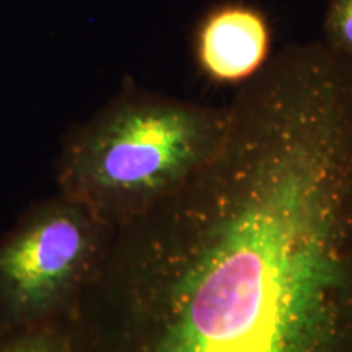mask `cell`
Listing matches in <instances>:
<instances>
[{
  "mask_svg": "<svg viewBox=\"0 0 352 352\" xmlns=\"http://www.w3.org/2000/svg\"><path fill=\"white\" fill-rule=\"evenodd\" d=\"M72 352H352V59L272 54L219 147L113 228L65 316Z\"/></svg>",
  "mask_w": 352,
  "mask_h": 352,
  "instance_id": "1",
  "label": "cell"
},
{
  "mask_svg": "<svg viewBox=\"0 0 352 352\" xmlns=\"http://www.w3.org/2000/svg\"><path fill=\"white\" fill-rule=\"evenodd\" d=\"M226 107L139 87L132 78L87 121L70 127L56 158L59 195L116 228L178 188L219 147Z\"/></svg>",
  "mask_w": 352,
  "mask_h": 352,
  "instance_id": "2",
  "label": "cell"
},
{
  "mask_svg": "<svg viewBox=\"0 0 352 352\" xmlns=\"http://www.w3.org/2000/svg\"><path fill=\"white\" fill-rule=\"evenodd\" d=\"M111 230L59 192L30 206L0 239V333L64 320Z\"/></svg>",
  "mask_w": 352,
  "mask_h": 352,
  "instance_id": "3",
  "label": "cell"
},
{
  "mask_svg": "<svg viewBox=\"0 0 352 352\" xmlns=\"http://www.w3.org/2000/svg\"><path fill=\"white\" fill-rule=\"evenodd\" d=\"M271 41V25L261 10L243 2L220 3L196 28L197 67L215 83L241 85L270 60Z\"/></svg>",
  "mask_w": 352,
  "mask_h": 352,
  "instance_id": "4",
  "label": "cell"
},
{
  "mask_svg": "<svg viewBox=\"0 0 352 352\" xmlns=\"http://www.w3.org/2000/svg\"><path fill=\"white\" fill-rule=\"evenodd\" d=\"M0 352H72L65 320H51L0 333Z\"/></svg>",
  "mask_w": 352,
  "mask_h": 352,
  "instance_id": "5",
  "label": "cell"
},
{
  "mask_svg": "<svg viewBox=\"0 0 352 352\" xmlns=\"http://www.w3.org/2000/svg\"><path fill=\"white\" fill-rule=\"evenodd\" d=\"M324 41L352 59V0H329L324 16Z\"/></svg>",
  "mask_w": 352,
  "mask_h": 352,
  "instance_id": "6",
  "label": "cell"
}]
</instances>
